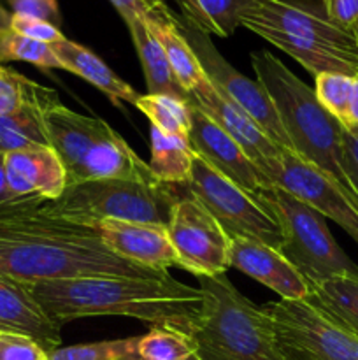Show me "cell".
<instances>
[{"mask_svg":"<svg viewBox=\"0 0 358 360\" xmlns=\"http://www.w3.org/2000/svg\"><path fill=\"white\" fill-rule=\"evenodd\" d=\"M183 20L207 35L230 37L253 0H174Z\"/></svg>","mask_w":358,"mask_h":360,"instance_id":"cb8c5ba5","label":"cell"},{"mask_svg":"<svg viewBox=\"0 0 358 360\" xmlns=\"http://www.w3.org/2000/svg\"><path fill=\"white\" fill-rule=\"evenodd\" d=\"M0 360H49V354L30 338L0 333Z\"/></svg>","mask_w":358,"mask_h":360,"instance_id":"d6a6232c","label":"cell"},{"mask_svg":"<svg viewBox=\"0 0 358 360\" xmlns=\"http://www.w3.org/2000/svg\"><path fill=\"white\" fill-rule=\"evenodd\" d=\"M6 153L0 151V206L4 204H9L13 200H16L14 193L11 192L9 188V181H7V172H6Z\"/></svg>","mask_w":358,"mask_h":360,"instance_id":"f35d334b","label":"cell"},{"mask_svg":"<svg viewBox=\"0 0 358 360\" xmlns=\"http://www.w3.org/2000/svg\"><path fill=\"white\" fill-rule=\"evenodd\" d=\"M151 174L164 185L185 186L192 176L193 150L188 139L168 136L151 127Z\"/></svg>","mask_w":358,"mask_h":360,"instance_id":"d4e9b609","label":"cell"},{"mask_svg":"<svg viewBox=\"0 0 358 360\" xmlns=\"http://www.w3.org/2000/svg\"><path fill=\"white\" fill-rule=\"evenodd\" d=\"M354 77L346 74L337 72H323L314 77V94L319 104L340 122L344 127L350 109L351 95H353Z\"/></svg>","mask_w":358,"mask_h":360,"instance_id":"4dcf8cb0","label":"cell"},{"mask_svg":"<svg viewBox=\"0 0 358 360\" xmlns=\"http://www.w3.org/2000/svg\"><path fill=\"white\" fill-rule=\"evenodd\" d=\"M4 62H27L41 69H62L51 46L25 37L11 27L0 30V63Z\"/></svg>","mask_w":358,"mask_h":360,"instance_id":"f1b7e54d","label":"cell"},{"mask_svg":"<svg viewBox=\"0 0 358 360\" xmlns=\"http://www.w3.org/2000/svg\"><path fill=\"white\" fill-rule=\"evenodd\" d=\"M230 239L232 267L269 287L284 301H304L309 297L311 285L279 250L255 239Z\"/></svg>","mask_w":358,"mask_h":360,"instance_id":"2e32d148","label":"cell"},{"mask_svg":"<svg viewBox=\"0 0 358 360\" xmlns=\"http://www.w3.org/2000/svg\"><path fill=\"white\" fill-rule=\"evenodd\" d=\"M326 16L340 27L351 30L358 20V0H321Z\"/></svg>","mask_w":358,"mask_h":360,"instance_id":"8d00e7d4","label":"cell"},{"mask_svg":"<svg viewBox=\"0 0 358 360\" xmlns=\"http://www.w3.org/2000/svg\"><path fill=\"white\" fill-rule=\"evenodd\" d=\"M283 360H358V334L309 301L263 306Z\"/></svg>","mask_w":358,"mask_h":360,"instance_id":"ba28073f","label":"cell"},{"mask_svg":"<svg viewBox=\"0 0 358 360\" xmlns=\"http://www.w3.org/2000/svg\"><path fill=\"white\" fill-rule=\"evenodd\" d=\"M253 197L279 224L283 232L279 252L300 271L309 285L339 274L358 276V266L337 245L323 214L279 186L263 188Z\"/></svg>","mask_w":358,"mask_h":360,"instance_id":"8992f818","label":"cell"},{"mask_svg":"<svg viewBox=\"0 0 358 360\" xmlns=\"http://www.w3.org/2000/svg\"><path fill=\"white\" fill-rule=\"evenodd\" d=\"M140 16L164 48L174 77L186 94L190 95L209 81L195 51L179 28V18L161 0H146Z\"/></svg>","mask_w":358,"mask_h":360,"instance_id":"d6986e66","label":"cell"},{"mask_svg":"<svg viewBox=\"0 0 358 360\" xmlns=\"http://www.w3.org/2000/svg\"><path fill=\"white\" fill-rule=\"evenodd\" d=\"M344 129H357L358 130V76L354 77L353 95H351L350 109H347V116H346V123H344Z\"/></svg>","mask_w":358,"mask_h":360,"instance_id":"ab89813d","label":"cell"},{"mask_svg":"<svg viewBox=\"0 0 358 360\" xmlns=\"http://www.w3.org/2000/svg\"><path fill=\"white\" fill-rule=\"evenodd\" d=\"M305 301L358 334V276L339 274L311 285V294Z\"/></svg>","mask_w":358,"mask_h":360,"instance_id":"484cf974","label":"cell"},{"mask_svg":"<svg viewBox=\"0 0 358 360\" xmlns=\"http://www.w3.org/2000/svg\"><path fill=\"white\" fill-rule=\"evenodd\" d=\"M179 28H181L186 41L190 42L192 49L195 51L197 58H199L200 65H202L204 74L211 81V84L216 88L218 94H221L225 98L234 102L237 108H241L246 115L251 116L256 125L281 150L293 151L290 139H288L286 132H284L283 125H281L279 116H277L265 88L258 81L249 79L244 74L239 72L237 69H234L220 55V51L213 44L209 35L193 28L183 18L179 20Z\"/></svg>","mask_w":358,"mask_h":360,"instance_id":"30bf717a","label":"cell"},{"mask_svg":"<svg viewBox=\"0 0 358 360\" xmlns=\"http://www.w3.org/2000/svg\"><path fill=\"white\" fill-rule=\"evenodd\" d=\"M11 28L18 34L25 35V37H30L34 41L44 42V44H56V42L63 41L65 35L60 32V28L56 25L49 23L46 20H39V18L32 16H23V14H13L11 18Z\"/></svg>","mask_w":358,"mask_h":360,"instance_id":"836d02e7","label":"cell"},{"mask_svg":"<svg viewBox=\"0 0 358 360\" xmlns=\"http://www.w3.org/2000/svg\"><path fill=\"white\" fill-rule=\"evenodd\" d=\"M251 65L256 81L265 88L279 116L293 153L325 171L340 186L353 193L344 171V127L339 120L319 104L312 88L295 76L270 51L251 53Z\"/></svg>","mask_w":358,"mask_h":360,"instance_id":"277c9868","label":"cell"},{"mask_svg":"<svg viewBox=\"0 0 358 360\" xmlns=\"http://www.w3.org/2000/svg\"><path fill=\"white\" fill-rule=\"evenodd\" d=\"M139 360H199L192 338L175 327L154 326L137 338Z\"/></svg>","mask_w":358,"mask_h":360,"instance_id":"83f0119b","label":"cell"},{"mask_svg":"<svg viewBox=\"0 0 358 360\" xmlns=\"http://www.w3.org/2000/svg\"><path fill=\"white\" fill-rule=\"evenodd\" d=\"M137 109L151 122V127L168 136H178L190 141V101L168 97V95H139L135 101Z\"/></svg>","mask_w":358,"mask_h":360,"instance_id":"4316f807","label":"cell"},{"mask_svg":"<svg viewBox=\"0 0 358 360\" xmlns=\"http://www.w3.org/2000/svg\"><path fill=\"white\" fill-rule=\"evenodd\" d=\"M192 105L190 120V146L199 157H202L211 167L241 186L248 193H258L260 190L274 186L265 174L249 160L241 146L213 122L206 112Z\"/></svg>","mask_w":358,"mask_h":360,"instance_id":"4fadbf2b","label":"cell"},{"mask_svg":"<svg viewBox=\"0 0 358 360\" xmlns=\"http://www.w3.org/2000/svg\"><path fill=\"white\" fill-rule=\"evenodd\" d=\"M95 229L100 234L102 243L114 255L128 262L164 273L168 267L181 269L179 257L168 239L164 224L104 220L95 225Z\"/></svg>","mask_w":358,"mask_h":360,"instance_id":"9a60e30c","label":"cell"},{"mask_svg":"<svg viewBox=\"0 0 358 360\" xmlns=\"http://www.w3.org/2000/svg\"><path fill=\"white\" fill-rule=\"evenodd\" d=\"M165 229L181 269L199 278L227 273L232 267V239L216 218L190 193L172 204Z\"/></svg>","mask_w":358,"mask_h":360,"instance_id":"8fae6325","label":"cell"},{"mask_svg":"<svg viewBox=\"0 0 358 360\" xmlns=\"http://www.w3.org/2000/svg\"><path fill=\"white\" fill-rule=\"evenodd\" d=\"M241 27L290 55L314 77L323 72L358 76L357 37L330 20L323 6L253 0L242 13Z\"/></svg>","mask_w":358,"mask_h":360,"instance_id":"3957f363","label":"cell"},{"mask_svg":"<svg viewBox=\"0 0 358 360\" xmlns=\"http://www.w3.org/2000/svg\"><path fill=\"white\" fill-rule=\"evenodd\" d=\"M11 192L20 197L56 200L67 188V172L51 146H30L6 153Z\"/></svg>","mask_w":358,"mask_h":360,"instance_id":"ac0fdd59","label":"cell"},{"mask_svg":"<svg viewBox=\"0 0 358 360\" xmlns=\"http://www.w3.org/2000/svg\"><path fill=\"white\" fill-rule=\"evenodd\" d=\"M46 315L62 329L77 319L132 316L151 326L183 330L200 311L202 292L172 276H88L21 283Z\"/></svg>","mask_w":358,"mask_h":360,"instance_id":"7a4b0ae2","label":"cell"},{"mask_svg":"<svg viewBox=\"0 0 358 360\" xmlns=\"http://www.w3.org/2000/svg\"><path fill=\"white\" fill-rule=\"evenodd\" d=\"M126 27H128L130 35H132L140 65H142L147 94L168 95V97L188 101V94L179 86L178 79L174 77L164 48L160 46L158 39L151 34L147 25L144 23L142 16L133 20Z\"/></svg>","mask_w":358,"mask_h":360,"instance_id":"603a6c76","label":"cell"},{"mask_svg":"<svg viewBox=\"0 0 358 360\" xmlns=\"http://www.w3.org/2000/svg\"><path fill=\"white\" fill-rule=\"evenodd\" d=\"M343 157L344 171H346L347 181L351 190L358 199V130L344 129L343 130Z\"/></svg>","mask_w":358,"mask_h":360,"instance_id":"d590c367","label":"cell"},{"mask_svg":"<svg viewBox=\"0 0 358 360\" xmlns=\"http://www.w3.org/2000/svg\"><path fill=\"white\" fill-rule=\"evenodd\" d=\"M114 255L95 227L60 217L41 197L0 206V276L18 283L88 276L164 278Z\"/></svg>","mask_w":358,"mask_h":360,"instance_id":"6da1fadb","label":"cell"},{"mask_svg":"<svg viewBox=\"0 0 358 360\" xmlns=\"http://www.w3.org/2000/svg\"><path fill=\"white\" fill-rule=\"evenodd\" d=\"M351 30H353L354 37H357V42H358V20H357V23L353 25V28H351Z\"/></svg>","mask_w":358,"mask_h":360,"instance_id":"b9f144b4","label":"cell"},{"mask_svg":"<svg viewBox=\"0 0 358 360\" xmlns=\"http://www.w3.org/2000/svg\"><path fill=\"white\" fill-rule=\"evenodd\" d=\"M58 102V94L53 88H46L37 98L0 116V151L9 153L30 146H49L44 111Z\"/></svg>","mask_w":358,"mask_h":360,"instance_id":"7402d4cb","label":"cell"},{"mask_svg":"<svg viewBox=\"0 0 358 360\" xmlns=\"http://www.w3.org/2000/svg\"><path fill=\"white\" fill-rule=\"evenodd\" d=\"M179 197L174 186L164 183L90 179L67 185L60 199L49 200V206L60 217L90 227L104 220L165 225Z\"/></svg>","mask_w":358,"mask_h":360,"instance_id":"52a82bcc","label":"cell"},{"mask_svg":"<svg viewBox=\"0 0 358 360\" xmlns=\"http://www.w3.org/2000/svg\"><path fill=\"white\" fill-rule=\"evenodd\" d=\"M11 18H13V13H9V11L0 6V30L11 27Z\"/></svg>","mask_w":358,"mask_h":360,"instance_id":"60d3db41","label":"cell"},{"mask_svg":"<svg viewBox=\"0 0 358 360\" xmlns=\"http://www.w3.org/2000/svg\"><path fill=\"white\" fill-rule=\"evenodd\" d=\"M49 146L56 151L67 172V181L74 176L88 153L114 132L109 123L97 116H86L65 108L62 102L44 111Z\"/></svg>","mask_w":358,"mask_h":360,"instance_id":"e0dca14e","label":"cell"},{"mask_svg":"<svg viewBox=\"0 0 358 360\" xmlns=\"http://www.w3.org/2000/svg\"><path fill=\"white\" fill-rule=\"evenodd\" d=\"M48 86L28 79L23 74L0 65V116L16 111L27 102L42 95Z\"/></svg>","mask_w":358,"mask_h":360,"instance_id":"1f68e13d","label":"cell"},{"mask_svg":"<svg viewBox=\"0 0 358 360\" xmlns=\"http://www.w3.org/2000/svg\"><path fill=\"white\" fill-rule=\"evenodd\" d=\"M13 9V14L39 18L60 27L62 14H60L58 0H7Z\"/></svg>","mask_w":358,"mask_h":360,"instance_id":"e575fe53","label":"cell"},{"mask_svg":"<svg viewBox=\"0 0 358 360\" xmlns=\"http://www.w3.org/2000/svg\"><path fill=\"white\" fill-rule=\"evenodd\" d=\"M188 101L190 104L206 112L216 125H220L244 150L249 160L269 178L270 169L283 150L267 137V134L256 125L251 116H248L234 102L218 94L211 81L192 91L188 95Z\"/></svg>","mask_w":358,"mask_h":360,"instance_id":"5bb4252c","label":"cell"},{"mask_svg":"<svg viewBox=\"0 0 358 360\" xmlns=\"http://www.w3.org/2000/svg\"><path fill=\"white\" fill-rule=\"evenodd\" d=\"M51 48L58 62L62 63L63 70H69V72L79 76L81 79L93 84L95 88L104 91L114 104H118L119 101L128 102L132 105L135 104L140 94H137L100 56L95 55L86 46L65 37L63 41L53 44Z\"/></svg>","mask_w":358,"mask_h":360,"instance_id":"44dd1931","label":"cell"},{"mask_svg":"<svg viewBox=\"0 0 358 360\" xmlns=\"http://www.w3.org/2000/svg\"><path fill=\"white\" fill-rule=\"evenodd\" d=\"M49 360H139L137 338L60 347L49 354Z\"/></svg>","mask_w":358,"mask_h":360,"instance_id":"f546056e","label":"cell"},{"mask_svg":"<svg viewBox=\"0 0 358 360\" xmlns=\"http://www.w3.org/2000/svg\"><path fill=\"white\" fill-rule=\"evenodd\" d=\"M109 2L116 7V11L123 18V21L126 25H130L133 20L140 18L146 0H109Z\"/></svg>","mask_w":358,"mask_h":360,"instance_id":"74e56055","label":"cell"},{"mask_svg":"<svg viewBox=\"0 0 358 360\" xmlns=\"http://www.w3.org/2000/svg\"><path fill=\"white\" fill-rule=\"evenodd\" d=\"M274 186L336 221L358 243V199L311 162L293 151H281L269 172Z\"/></svg>","mask_w":358,"mask_h":360,"instance_id":"7c38bea8","label":"cell"},{"mask_svg":"<svg viewBox=\"0 0 358 360\" xmlns=\"http://www.w3.org/2000/svg\"><path fill=\"white\" fill-rule=\"evenodd\" d=\"M60 330L23 285L0 276V333L30 338L51 354L62 343Z\"/></svg>","mask_w":358,"mask_h":360,"instance_id":"ffe728a7","label":"cell"},{"mask_svg":"<svg viewBox=\"0 0 358 360\" xmlns=\"http://www.w3.org/2000/svg\"><path fill=\"white\" fill-rule=\"evenodd\" d=\"M186 188L216 218L228 238L255 239L281 250L283 232L272 214L263 210L251 193L225 178L195 151Z\"/></svg>","mask_w":358,"mask_h":360,"instance_id":"9c48e42d","label":"cell"},{"mask_svg":"<svg viewBox=\"0 0 358 360\" xmlns=\"http://www.w3.org/2000/svg\"><path fill=\"white\" fill-rule=\"evenodd\" d=\"M202 306L185 327L199 360H283L269 315L227 274L199 276Z\"/></svg>","mask_w":358,"mask_h":360,"instance_id":"5b68a950","label":"cell"}]
</instances>
